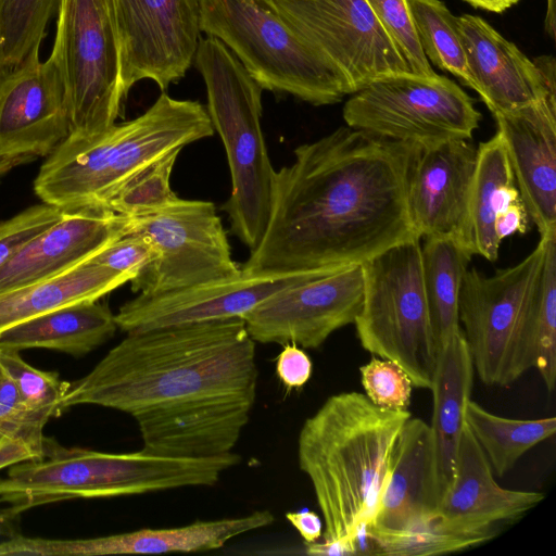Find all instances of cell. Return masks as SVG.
<instances>
[{
  "label": "cell",
  "instance_id": "obj_3",
  "mask_svg": "<svg viewBox=\"0 0 556 556\" xmlns=\"http://www.w3.org/2000/svg\"><path fill=\"white\" fill-rule=\"evenodd\" d=\"M412 414L387 409L356 391L328 397L299 433L298 460L308 477L325 526L309 555L356 552L376 511L389 458Z\"/></svg>",
  "mask_w": 556,
  "mask_h": 556
},
{
  "label": "cell",
  "instance_id": "obj_17",
  "mask_svg": "<svg viewBox=\"0 0 556 556\" xmlns=\"http://www.w3.org/2000/svg\"><path fill=\"white\" fill-rule=\"evenodd\" d=\"M321 271L241 273L159 294H138L114 314L118 329L138 332L170 326L242 318L273 294Z\"/></svg>",
  "mask_w": 556,
  "mask_h": 556
},
{
  "label": "cell",
  "instance_id": "obj_16",
  "mask_svg": "<svg viewBox=\"0 0 556 556\" xmlns=\"http://www.w3.org/2000/svg\"><path fill=\"white\" fill-rule=\"evenodd\" d=\"M71 132L64 80L53 58L33 53L0 74V177L48 156Z\"/></svg>",
  "mask_w": 556,
  "mask_h": 556
},
{
  "label": "cell",
  "instance_id": "obj_23",
  "mask_svg": "<svg viewBox=\"0 0 556 556\" xmlns=\"http://www.w3.org/2000/svg\"><path fill=\"white\" fill-rule=\"evenodd\" d=\"M544 497L541 492L501 486L486 456L465 424L454 478L441 497L435 515L442 525L455 531L495 532L494 525L520 518Z\"/></svg>",
  "mask_w": 556,
  "mask_h": 556
},
{
  "label": "cell",
  "instance_id": "obj_34",
  "mask_svg": "<svg viewBox=\"0 0 556 556\" xmlns=\"http://www.w3.org/2000/svg\"><path fill=\"white\" fill-rule=\"evenodd\" d=\"M375 546L374 554L391 556H429L463 551L480 545L495 532L467 533L442 525L437 515L395 532L363 530Z\"/></svg>",
  "mask_w": 556,
  "mask_h": 556
},
{
  "label": "cell",
  "instance_id": "obj_32",
  "mask_svg": "<svg viewBox=\"0 0 556 556\" xmlns=\"http://www.w3.org/2000/svg\"><path fill=\"white\" fill-rule=\"evenodd\" d=\"M420 47L428 61L475 90L457 16L441 0H406Z\"/></svg>",
  "mask_w": 556,
  "mask_h": 556
},
{
  "label": "cell",
  "instance_id": "obj_36",
  "mask_svg": "<svg viewBox=\"0 0 556 556\" xmlns=\"http://www.w3.org/2000/svg\"><path fill=\"white\" fill-rule=\"evenodd\" d=\"M181 149L173 150L129 177L105 206L115 213L137 217L163 208L178 199L170 175Z\"/></svg>",
  "mask_w": 556,
  "mask_h": 556
},
{
  "label": "cell",
  "instance_id": "obj_38",
  "mask_svg": "<svg viewBox=\"0 0 556 556\" xmlns=\"http://www.w3.org/2000/svg\"><path fill=\"white\" fill-rule=\"evenodd\" d=\"M382 27L404 58L409 72L435 74L425 55L406 0H367Z\"/></svg>",
  "mask_w": 556,
  "mask_h": 556
},
{
  "label": "cell",
  "instance_id": "obj_49",
  "mask_svg": "<svg viewBox=\"0 0 556 556\" xmlns=\"http://www.w3.org/2000/svg\"><path fill=\"white\" fill-rule=\"evenodd\" d=\"M5 376L1 365H0V380Z\"/></svg>",
  "mask_w": 556,
  "mask_h": 556
},
{
  "label": "cell",
  "instance_id": "obj_20",
  "mask_svg": "<svg viewBox=\"0 0 556 556\" xmlns=\"http://www.w3.org/2000/svg\"><path fill=\"white\" fill-rule=\"evenodd\" d=\"M457 23L475 91L493 115L556 93L553 56L531 61L480 16L463 14Z\"/></svg>",
  "mask_w": 556,
  "mask_h": 556
},
{
  "label": "cell",
  "instance_id": "obj_31",
  "mask_svg": "<svg viewBox=\"0 0 556 556\" xmlns=\"http://www.w3.org/2000/svg\"><path fill=\"white\" fill-rule=\"evenodd\" d=\"M464 420L497 477L508 472L523 454L556 431L555 417L507 418L471 400L465 407Z\"/></svg>",
  "mask_w": 556,
  "mask_h": 556
},
{
  "label": "cell",
  "instance_id": "obj_19",
  "mask_svg": "<svg viewBox=\"0 0 556 556\" xmlns=\"http://www.w3.org/2000/svg\"><path fill=\"white\" fill-rule=\"evenodd\" d=\"M254 403L241 396L197 397L150 407L132 417L142 450L167 457L210 458L232 451Z\"/></svg>",
  "mask_w": 556,
  "mask_h": 556
},
{
  "label": "cell",
  "instance_id": "obj_35",
  "mask_svg": "<svg viewBox=\"0 0 556 556\" xmlns=\"http://www.w3.org/2000/svg\"><path fill=\"white\" fill-rule=\"evenodd\" d=\"M0 365L13 381L21 403L31 421L45 428L49 418L60 416V404L70 382L56 372L37 369L26 363L20 352L0 349Z\"/></svg>",
  "mask_w": 556,
  "mask_h": 556
},
{
  "label": "cell",
  "instance_id": "obj_2",
  "mask_svg": "<svg viewBox=\"0 0 556 556\" xmlns=\"http://www.w3.org/2000/svg\"><path fill=\"white\" fill-rule=\"evenodd\" d=\"M257 378L255 341L240 317L129 332L70 382L60 410L88 404L132 416L197 397L255 400Z\"/></svg>",
  "mask_w": 556,
  "mask_h": 556
},
{
  "label": "cell",
  "instance_id": "obj_5",
  "mask_svg": "<svg viewBox=\"0 0 556 556\" xmlns=\"http://www.w3.org/2000/svg\"><path fill=\"white\" fill-rule=\"evenodd\" d=\"M240 463L230 452L210 458L160 456L144 450L108 453L64 447L46 438L43 456L10 467L0 479V502L23 513L74 498H102L212 486Z\"/></svg>",
  "mask_w": 556,
  "mask_h": 556
},
{
  "label": "cell",
  "instance_id": "obj_9",
  "mask_svg": "<svg viewBox=\"0 0 556 556\" xmlns=\"http://www.w3.org/2000/svg\"><path fill=\"white\" fill-rule=\"evenodd\" d=\"M362 269L363 300L353 323L362 348L400 366L413 387L430 390L439 346L429 317L420 239L391 247Z\"/></svg>",
  "mask_w": 556,
  "mask_h": 556
},
{
  "label": "cell",
  "instance_id": "obj_48",
  "mask_svg": "<svg viewBox=\"0 0 556 556\" xmlns=\"http://www.w3.org/2000/svg\"><path fill=\"white\" fill-rule=\"evenodd\" d=\"M475 8L490 12L502 13L516 4L519 0H465Z\"/></svg>",
  "mask_w": 556,
  "mask_h": 556
},
{
  "label": "cell",
  "instance_id": "obj_22",
  "mask_svg": "<svg viewBox=\"0 0 556 556\" xmlns=\"http://www.w3.org/2000/svg\"><path fill=\"white\" fill-rule=\"evenodd\" d=\"M528 216L541 236L556 230V93L493 115Z\"/></svg>",
  "mask_w": 556,
  "mask_h": 556
},
{
  "label": "cell",
  "instance_id": "obj_6",
  "mask_svg": "<svg viewBox=\"0 0 556 556\" xmlns=\"http://www.w3.org/2000/svg\"><path fill=\"white\" fill-rule=\"evenodd\" d=\"M193 63L204 79L206 110L230 169L231 193L223 210L232 233L252 252L268 223L275 172L261 127L263 88L215 37L200 38Z\"/></svg>",
  "mask_w": 556,
  "mask_h": 556
},
{
  "label": "cell",
  "instance_id": "obj_8",
  "mask_svg": "<svg viewBox=\"0 0 556 556\" xmlns=\"http://www.w3.org/2000/svg\"><path fill=\"white\" fill-rule=\"evenodd\" d=\"M200 29L220 40L263 90L313 105L348 94L333 66L261 0H200Z\"/></svg>",
  "mask_w": 556,
  "mask_h": 556
},
{
  "label": "cell",
  "instance_id": "obj_28",
  "mask_svg": "<svg viewBox=\"0 0 556 556\" xmlns=\"http://www.w3.org/2000/svg\"><path fill=\"white\" fill-rule=\"evenodd\" d=\"M130 281L111 268L86 262L56 277L0 293V333L53 309L100 300Z\"/></svg>",
  "mask_w": 556,
  "mask_h": 556
},
{
  "label": "cell",
  "instance_id": "obj_37",
  "mask_svg": "<svg viewBox=\"0 0 556 556\" xmlns=\"http://www.w3.org/2000/svg\"><path fill=\"white\" fill-rule=\"evenodd\" d=\"M539 309L535 330V366L548 392L556 380V230L546 235L538 276Z\"/></svg>",
  "mask_w": 556,
  "mask_h": 556
},
{
  "label": "cell",
  "instance_id": "obj_45",
  "mask_svg": "<svg viewBox=\"0 0 556 556\" xmlns=\"http://www.w3.org/2000/svg\"><path fill=\"white\" fill-rule=\"evenodd\" d=\"M528 213L521 198L513 201L496 215L494 231L500 242L516 232H525L527 229Z\"/></svg>",
  "mask_w": 556,
  "mask_h": 556
},
{
  "label": "cell",
  "instance_id": "obj_29",
  "mask_svg": "<svg viewBox=\"0 0 556 556\" xmlns=\"http://www.w3.org/2000/svg\"><path fill=\"white\" fill-rule=\"evenodd\" d=\"M519 198L505 144L496 132L477 148L468 215L473 255L497 260L501 242L494 231L496 215Z\"/></svg>",
  "mask_w": 556,
  "mask_h": 556
},
{
  "label": "cell",
  "instance_id": "obj_25",
  "mask_svg": "<svg viewBox=\"0 0 556 556\" xmlns=\"http://www.w3.org/2000/svg\"><path fill=\"white\" fill-rule=\"evenodd\" d=\"M268 510L166 529H140L131 532L77 540L27 538L28 555H117L203 552L223 547L231 539L271 525Z\"/></svg>",
  "mask_w": 556,
  "mask_h": 556
},
{
  "label": "cell",
  "instance_id": "obj_40",
  "mask_svg": "<svg viewBox=\"0 0 556 556\" xmlns=\"http://www.w3.org/2000/svg\"><path fill=\"white\" fill-rule=\"evenodd\" d=\"M66 211L42 202L0 220V267L29 240L59 220Z\"/></svg>",
  "mask_w": 556,
  "mask_h": 556
},
{
  "label": "cell",
  "instance_id": "obj_12",
  "mask_svg": "<svg viewBox=\"0 0 556 556\" xmlns=\"http://www.w3.org/2000/svg\"><path fill=\"white\" fill-rule=\"evenodd\" d=\"M129 233L146 237L156 250L155 258L130 281L139 294L164 293L241 273L213 202L178 198L134 217Z\"/></svg>",
  "mask_w": 556,
  "mask_h": 556
},
{
  "label": "cell",
  "instance_id": "obj_44",
  "mask_svg": "<svg viewBox=\"0 0 556 556\" xmlns=\"http://www.w3.org/2000/svg\"><path fill=\"white\" fill-rule=\"evenodd\" d=\"M45 446L10 433H0V469L43 456Z\"/></svg>",
  "mask_w": 556,
  "mask_h": 556
},
{
  "label": "cell",
  "instance_id": "obj_30",
  "mask_svg": "<svg viewBox=\"0 0 556 556\" xmlns=\"http://www.w3.org/2000/svg\"><path fill=\"white\" fill-rule=\"evenodd\" d=\"M421 254L429 317L440 348L462 330L458 313L459 290L473 254L451 238L426 239L421 245Z\"/></svg>",
  "mask_w": 556,
  "mask_h": 556
},
{
  "label": "cell",
  "instance_id": "obj_10",
  "mask_svg": "<svg viewBox=\"0 0 556 556\" xmlns=\"http://www.w3.org/2000/svg\"><path fill=\"white\" fill-rule=\"evenodd\" d=\"M50 54L65 85L70 135L94 136L115 125L126 96L114 0H61Z\"/></svg>",
  "mask_w": 556,
  "mask_h": 556
},
{
  "label": "cell",
  "instance_id": "obj_15",
  "mask_svg": "<svg viewBox=\"0 0 556 556\" xmlns=\"http://www.w3.org/2000/svg\"><path fill=\"white\" fill-rule=\"evenodd\" d=\"M363 287L362 265L321 271L273 294L242 319L255 342L317 349L354 323Z\"/></svg>",
  "mask_w": 556,
  "mask_h": 556
},
{
  "label": "cell",
  "instance_id": "obj_39",
  "mask_svg": "<svg viewBox=\"0 0 556 556\" xmlns=\"http://www.w3.org/2000/svg\"><path fill=\"white\" fill-rule=\"evenodd\" d=\"M359 372L364 394L370 402L387 409H407L413 383L400 366L374 356L361 366Z\"/></svg>",
  "mask_w": 556,
  "mask_h": 556
},
{
  "label": "cell",
  "instance_id": "obj_33",
  "mask_svg": "<svg viewBox=\"0 0 556 556\" xmlns=\"http://www.w3.org/2000/svg\"><path fill=\"white\" fill-rule=\"evenodd\" d=\"M61 0H0V74L39 53Z\"/></svg>",
  "mask_w": 556,
  "mask_h": 556
},
{
  "label": "cell",
  "instance_id": "obj_42",
  "mask_svg": "<svg viewBox=\"0 0 556 556\" xmlns=\"http://www.w3.org/2000/svg\"><path fill=\"white\" fill-rule=\"evenodd\" d=\"M0 433L22 435L39 446L45 445L43 429L31 421L7 375L0 380Z\"/></svg>",
  "mask_w": 556,
  "mask_h": 556
},
{
  "label": "cell",
  "instance_id": "obj_24",
  "mask_svg": "<svg viewBox=\"0 0 556 556\" xmlns=\"http://www.w3.org/2000/svg\"><path fill=\"white\" fill-rule=\"evenodd\" d=\"M440 500L430 425L410 416L393 445L374 517L363 530L407 529L433 517Z\"/></svg>",
  "mask_w": 556,
  "mask_h": 556
},
{
  "label": "cell",
  "instance_id": "obj_1",
  "mask_svg": "<svg viewBox=\"0 0 556 556\" xmlns=\"http://www.w3.org/2000/svg\"><path fill=\"white\" fill-rule=\"evenodd\" d=\"M420 150L349 126L299 146L274 172L268 223L241 269L334 270L416 237L407 185Z\"/></svg>",
  "mask_w": 556,
  "mask_h": 556
},
{
  "label": "cell",
  "instance_id": "obj_11",
  "mask_svg": "<svg viewBox=\"0 0 556 556\" xmlns=\"http://www.w3.org/2000/svg\"><path fill=\"white\" fill-rule=\"evenodd\" d=\"M352 94L343 108L346 126L421 150L470 140L481 119L472 98L437 73L386 75Z\"/></svg>",
  "mask_w": 556,
  "mask_h": 556
},
{
  "label": "cell",
  "instance_id": "obj_26",
  "mask_svg": "<svg viewBox=\"0 0 556 556\" xmlns=\"http://www.w3.org/2000/svg\"><path fill=\"white\" fill-rule=\"evenodd\" d=\"M473 371L472 358L460 330L439 348L430 388L433 400L430 428L441 497L454 478L465 425V407L470 400L473 384Z\"/></svg>",
  "mask_w": 556,
  "mask_h": 556
},
{
  "label": "cell",
  "instance_id": "obj_18",
  "mask_svg": "<svg viewBox=\"0 0 556 556\" xmlns=\"http://www.w3.org/2000/svg\"><path fill=\"white\" fill-rule=\"evenodd\" d=\"M476 160L477 148L465 139L418 152L407 185L408 214L417 238H451L472 253L468 215Z\"/></svg>",
  "mask_w": 556,
  "mask_h": 556
},
{
  "label": "cell",
  "instance_id": "obj_21",
  "mask_svg": "<svg viewBox=\"0 0 556 556\" xmlns=\"http://www.w3.org/2000/svg\"><path fill=\"white\" fill-rule=\"evenodd\" d=\"M134 217L106 206L65 214L0 267V293L62 275L130 232Z\"/></svg>",
  "mask_w": 556,
  "mask_h": 556
},
{
  "label": "cell",
  "instance_id": "obj_13",
  "mask_svg": "<svg viewBox=\"0 0 556 556\" xmlns=\"http://www.w3.org/2000/svg\"><path fill=\"white\" fill-rule=\"evenodd\" d=\"M337 71L348 94L372 80L410 73L367 0H261Z\"/></svg>",
  "mask_w": 556,
  "mask_h": 556
},
{
  "label": "cell",
  "instance_id": "obj_7",
  "mask_svg": "<svg viewBox=\"0 0 556 556\" xmlns=\"http://www.w3.org/2000/svg\"><path fill=\"white\" fill-rule=\"evenodd\" d=\"M546 245L518 264L485 276L465 271L458 298L459 323L473 368L486 386L508 387L535 366L538 276Z\"/></svg>",
  "mask_w": 556,
  "mask_h": 556
},
{
  "label": "cell",
  "instance_id": "obj_43",
  "mask_svg": "<svg viewBox=\"0 0 556 556\" xmlns=\"http://www.w3.org/2000/svg\"><path fill=\"white\" fill-rule=\"evenodd\" d=\"M282 345L276 359L277 376L287 389H300L312 376V361L299 345L294 343Z\"/></svg>",
  "mask_w": 556,
  "mask_h": 556
},
{
  "label": "cell",
  "instance_id": "obj_46",
  "mask_svg": "<svg viewBox=\"0 0 556 556\" xmlns=\"http://www.w3.org/2000/svg\"><path fill=\"white\" fill-rule=\"evenodd\" d=\"M287 520L298 530L305 543L317 542L324 531L320 517L312 510L288 511Z\"/></svg>",
  "mask_w": 556,
  "mask_h": 556
},
{
  "label": "cell",
  "instance_id": "obj_4",
  "mask_svg": "<svg viewBox=\"0 0 556 556\" xmlns=\"http://www.w3.org/2000/svg\"><path fill=\"white\" fill-rule=\"evenodd\" d=\"M214 131L199 101L163 92L134 119L94 136L68 135L40 166L35 193L43 203L68 211L105 206L136 172Z\"/></svg>",
  "mask_w": 556,
  "mask_h": 556
},
{
  "label": "cell",
  "instance_id": "obj_27",
  "mask_svg": "<svg viewBox=\"0 0 556 556\" xmlns=\"http://www.w3.org/2000/svg\"><path fill=\"white\" fill-rule=\"evenodd\" d=\"M118 329L109 306L97 301L66 305L20 323L0 333V349H45L81 357Z\"/></svg>",
  "mask_w": 556,
  "mask_h": 556
},
{
  "label": "cell",
  "instance_id": "obj_14",
  "mask_svg": "<svg viewBox=\"0 0 556 556\" xmlns=\"http://www.w3.org/2000/svg\"><path fill=\"white\" fill-rule=\"evenodd\" d=\"M124 93L142 79L161 90L185 77L200 40V0H114Z\"/></svg>",
  "mask_w": 556,
  "mask_h": 556
},
{
  "label": "cell",
  "instance_id": "obj_47",
  "mask_svg": "<svg viewBox=\"0 0 556 556\" xmlns=\"http://www.w3.org/2000/svg\"><path fill=\"white\" fill-rule=\"evenodd\" d=\"M20 511L12 506L0 507V536L11 538L17 533Z\"/></svg>",
  "mask_w": 556,
  "mask_h": 556
},
{
  "label": "cell",
  "instance_id": "obj_41",
  "mask_svg": "<svg viewBox=\"0 0 556 556\" xmlns=\"http://www.w3.org/2000/svg\"><path fill=\"white\" fill-rule=\"evenodd\" d=\"M155 256L156 250L149 239L137 233H127L88 262L125 274L131 281L149 266Z\"/></svg>",
  "mask_w": 556,
  "mask_h": 556
}]
</instances>
